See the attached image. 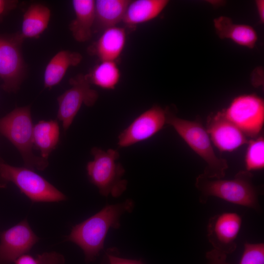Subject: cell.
<instances>
[{
  "instance_id": "30",
  "label": "cell",
  "mask_w": 264,
  "mask_h": 264,
  "mask_svg": "<svg viewBox=\"0 0 264 264\" xmlns=\"http://www.w3.org/2000/svg\"><path fill=\"white\" fill-rule=\"evenodd\" d=\"M65 261H56L50 262L47 264H64Z\"/></svg>"
},
{
  "instance_id": "21",
  "label": "cell",
  "mask_w": 264,
  "mask_h": 264,
  "mask_svg": "<svg viewBox=\"0 0 264 264\" xmlns=\"http://www.w3.org/2000/svg\"><path fill=\"white\" fill-rule=\"evenodd\" d=\"M60 140V128L56 120L40 121L34 125L33 143L41 153V156L47 159L55 149Z\"/></svg>"
},
{
  "instance_id": "26",
  "label": "cell",
  "mask_w": 264,
  "mask_h": 264,
  "mask_svg": "<svg viewBox=\"0 0 264 264\" xmlns=\"http://www.w3.org/2000/svg\"><path fill=\"white\" fill-rule=\"evenodd\" d=\"M227 255L215 249L206 254L208 264H230L226 261Z\"/></svg>"
},
{
  "instance_id": "23",
  "label": "cell",
  "mask_w": 264,
  "mask_h": 264,
  "mask_svg": "<svg viewBox=\"0 0 264 264\" xmlns=\"http://www.w3.org/2000/svg\"><path fill=\"white\" fill-rule=\"evenodd\" d=\"M245 156L246 170L250 172L264 168V138L262 135L251 139Z\"/></svg>"
},
{
  "instance_id": "6",
  "label": "cell",
  "mask_w": 264,
  "mask_h": 264,
  "mask_svg": "<svg viewBox=\"0 0 264 264\" xmlns=\"http://www.w3.org/2000/svg\"><path fill=\"white\" fill-rule=\"evenodd\" d=\"M15 184L32 202H58L66 196L34 170L8 164L0 157V188Z\"/></svg>"
},
{
  "instance_id": "3",
  "label": "cell",
  "mask_w": 264,
  "mask_h": 264,
  "mask_svg": "<svg viewBox=\"0 0 264 264\" xmlns=\"http://www.w3.org/2000/svg\"><path fill=\"white\" fill-rule=\"evenodd\" d=\"M166 124L173 127L186 144L206 163L202 174L208 178L221 179L228 168L226 159L215 154L206 129L199 120L191 121L177 117L168 109Z\"/></svg>"
},
{
  "instance_id": "8",
  "label": "cell",
  "mask_w": 264,
  "mask_h": 264,
  "mask_svg": "<svg viewBox=\"0 0 264 264\" xmlns=\"http://www.w3.org/2000/svg\"><path fill=\"white\" fill-rule=\"evenodd\" d=\"M24 39L20 32L0 34V79L6 92H16L24 79L26 65L22 52Z\"/></svg>"
},
{
  "instance_id": "16",
  "label": "cell",
  "mask_w": 264,
  "mask_h": 264,
  "mask_svg": "<svg viewBox=\"0 0 264 264\" xmlns=\"http://www.w3.org/2000/svg\"><path fill=\"white\" fill-rule=\"evenodd\" d=\"M75 17L69 25L74 39L79 42L88 41L91 37L95 22V0H73Z\"/></svg>"
},
{
  "instance_id": "25",
  "label": "cell",
  "mask_w": 264,
  "mask_h": 264,
  "mask_svg": "<svg viewBox=\"0 0 264 264\" xmlns=\"http://www.w3.org/2000/svg\"><path fill=\"white\" fill-rule=\"evenodd\" d=\"M64 256L55 252H45L38 254L36 258L25 254L19 257L15 264H47L50 262L62 259Z\"/></svg>"
},
{
  "instance_id": "2",
  "label": "cell",
  "mask_w": 264,
  "mask_h": 264,
  "mask_svg": "<svg viewBox=\"0 0 264 264\" xmlns=\"http://www.w3.org/2000/svg\"><path fill=\"white\" fill-rule=\"evenodd\" d=\"M253 174L246 170L238 172L231 179H210L202 174L196 179L195 186L200 192L199 201L207 202L215 197L231 203L259 211V189L252 181Z\"/></svg>"
},
{
  "instance_id": "20",
  "label": "cell",
  "mask_w": 264,
  "mask_h": 264,
  "mask_svg": "<svg viewBox=\"0 0 264 264\" xmlns=\"http://www.w3.org/2000/svg\"><path fill=\"white\" fill-rule=\"evenodd\" d=\"M51 11L46 6L40 3L30 5L23 16L20 32L24 39L37 38L47 28Z\"/></svg>"
},
{
  "instance_id": "14",
  "label": "cell",
  "mask_w": 264,
  "mask_h": 264,
  "mask_svg": "<svg viewBox=\"0 0 264 264\" xmlns=\"http://www.w3.org/2000/svg\"><path fill=\"white\" fill-rule=\"evenodd\" d=\"M215 31L221 39H228L239 45L253 48L258 41V34L251 25L234 23L226 16H220L213 21Z\"/></svg>"
},
{
  "instance_id": "11",
  "label": "cell",
  "mask_w": 264,
  "mask_h": 264,
  "mask_svg": "<svg viewBox=\"0 0 264 264\" xmlns=\"http://www.w3.org/2000/svg\"><path fill=\"white\" fill-rule=\"evenodd\" d=\"M242 224L241 217L234 212H225L211 217L207 227V236L214 249L225 255L235 251L236 239Z\"/></svg>"
},
{
  "instance_id": "7",
  "label": "cell",
  "mask_w": 264,
  "mask_h": 264,
  "mask_svg": "<svg viewBox=\"0 0 264 264\" xmlns=\"http://www.w3.org/2000/svg\"><path fill=\"white\" fill-rule=\"evenodd\" d=\"M221 111L247 138L260 135L264 123V101L261 97L254 94L238 96Z\"/></svg>"
},
{
  "instance_id": "18",
  "label": "cell",
  "mask_w": 264,
  "mask_h": 264,
  "mask_svg": "<svg viewBox=\"0 0 264 264\" xmlns=\"http://www.w3.org/2000/svg\"><path fill=\"white\" fill-rule=\"evenodd\" d=\"M130 0H95L93 28L102 30L117 26L123 18Z\"/></svg>"
},
{
  "instance_id": "9",
  "label": "cell",
  "mask_w": 264,
  "mask_h": 264,
  "mask_svg": "<svg viewBox=\"0 0 264 264\" xmlns=\"http://www.w3.org/2000/svg\"><path fill=\"white\" fill-rule=\"evenodd\" d=\"M69 84L71 87L57 98V118L62 122L64 132L68 129L83 104L91 107L98 98L87 75L78 74L69 80Z\"/></svg>"
},
{
  "instance_id": "27",
  "label": "cell",
  "mask_w": 264,
  "mask_h": 264,
  "mask_svg": "<svg viewBox=\"0 0 264 264\" xmlns=\"http://www.w3.org/2000/svg\"><path fill=\"white\" fill-rule=\"evenodd\" d=\"M17 3L16 0H0V18L14 9Z\"/></svg>"
},
{
  "instance_id": "24",
  "label": "cell",
  "mask_w": 264,
  "mask_h": 264,
  "mask_svg": "<svg viewBox=\"0 0 264 264\" xmlns=\"http://www.w3.org/2000/svg\"><path fill=\"white\" fill-rule=\"evenodd\" d=\"M239 264H264V243H245Z\"/></svg>"
},
{
  "instance_id": "4",
  "label": "cell",
  "mask_w": 264,
  "mask_h": 264,
  "mask_svg": "<svg viewBox=\"0 0 264 264\" xmlns=\"http://www.w3.org/2000/svg\"><path fill=\"white\" fill-rule=\"evenodd\" d=\"M33 127L30 106L18 107L0 118V136L7 138L17 148L25 167L43 171L49 162L33 152Z\"/></svg>"
},
{
  "instance_id": "15",
  "label": "cell",
  "mask_w": 264,
  "mask_h": 264,
  "mask_svg": "<svg viewBox=\"0 0 264 264\" xmlns=\"http://www.w3.org/2000/svg\"><path fill=\"white\" fill-rule=\"evenodd\" d=\"M126 32L124 28L115 26L107 28L90 49L100 60L116 62L125 47Z\"/></svg>"
},
{
  "instance_id": "19",
  "label": "cell",
  "mask_w": 264,
  "mask_h": 264,
  "mask_svg": "<svg viewBox=\"0 0 264 264\" xmlns=\"http://www.w3.org/2000/svg\"><path fill=\"white\" fill-rule=\"evenodd\" d=\"M168 0H131L123 22L133 26L149 22L156 18L166 8Z\"/></svg>"
},
{
  "instance_id": "22",
  "label": "cell",
  "mask_w": 264,
  "mask_h": 264,
  "mask_svg": "<svg viewBox=\"0 0 264 264\" xmlns=\"http://www.w3.org/2000/svg\"><path fill=\"white\" fill-rule=\"evenodd\" d=\"M90 84L102 89H114L118 84L121 72L116 62L102 61L87 75Z\"/></svg>"
},
{
  "instance_id": "17",
  "label": "cell",
  "mask_w": 264,
  "mask_h": 264,
  "mask_svg": "<svg viewBox=\"0 0 264 264\" xmlns=\"http://www.w3.org/2000/svg\"><path fill=\"white\" fill-rule=\"evenodd\" d=\"M82 55L77 52L62 50L57 52L47 64L44 75L45 88H51L58 85L71 66L79 65Z\"/></svg>"
},
{
  "instance_id": "12",
  "label": "cell",
  "mask_w": 264,
  "mask_h": 264,
  "mask_svg": "<svg viewBox=\"0 0 264 264\" xmlns=\"http://www.w3.org/2000/svg\"><path fill=\"white\" fill-rule=\"evenodd\" d=\"M39 240L26 219L4 231L0 234V264H14Z\"/></svg>"
},
{
  "instance_id": "5",
  "label": "cell",
  "mask_w": 264,
  "mask_h": 264,
  "mask_svg": "<svg viewBox=\"0 0 264 264\" xmlns=\"http://www.w3.org/2000/svg\"><path fill=\"white\" fill-rule=\"evenodd\" d=\"M90 153L93 159L86 166L90 182L103 196H121L127 188V181L122 179L125 170L118 161L119 153L112 149L104 151L97 147L92 148Z\"/></svg>"
},
{
  "instance_id": "28",
  "label": "cell",
  "mask_w": 264,
  "mask_h": 264,
  "mask_svg": "<svg viewBox=\"0 0 264 264\" xmlns=\"http://www.w3.org/2000/svg\"><path fill=\"white\" fill-rule=\"evenodd\" d=\"M110 264H143L140 261L124 259L113 255H108Z\"/></svg>"
},
{
  "instance_id": "1",
  "label": "cell",
  "mask_w": 264,
  "mask_h": 264,
  "mask_svg": "<svg viewBox=\"0 0 264 264\" xmlns=\"http://www.w3.org/2000/svg\"><path fill=\"white\" fill-rule=\"evenodd\" d=\"M132 200L109 205L96 214L75 225L66 241L72 242L83 251L88 262L93 261L103 249L109 229L119 227V219L126 212L132 210Z\"/></svg>"
},
{
  "instance_id": "29",
  "label": "cell",
  "mask_w": 264,
  "mask_h": 264,
  "mask_svg": "<svg viewBox=\"0 0 264 264\" xmlns=\"http://www.w3.org/2000/svg\"><path fill=\"white\" fill-rule=\"evenodd\" d=\"M256 6L260 22H264V0H258L256 1Z\"/></svg>"
},
{
  "instance_id": "13",
  "label": "cell",
  "mask_w": 264,
  "mask_h": 264,
  "mask_svg": "<svg viewBox=\"0 0 264 264\" xmlns=\"http://www.w3.org/2000/svg\"><path fill=\"white\" fill-rule=\"evenodd\" d=\"M206 130L211 141L220 152H232L249 141L221 111L208 116Z\"/></svg>"
},
{
  "instance_id": "10",
  "label": "cell",
  "mask_w": 264,
  "mask_h": 264,
  "mask_svg": "<svg viewBox=\"0 0 264 264\" xmlns=\"http://www.w3.org/2000/svg\"><path fill=\"white\" fill-rule=\"evenodd\" d=\"M166 124V111L154 105L138 115L118 137L119 147L131 146L151 138Z\"/></svg>"
}]
</instances>
